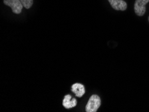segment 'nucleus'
I'll list each match as a JSON object with an SVG mask.
<instances>
[{
  "instance_id": "39448f33",
  "label": "nucleus",
  "mask_w": 149,
  "mask_h": 112,
  "mask_svg": "<svg viewBox=\"0 0 149 112\" xmlns=\"http://www.w3.org/2000/svg\"><path fill=\"white\" fill-rule=\"evenodd\" d=\"M62 104L66 109H70L76 106L77 100L75 98H72L70 95H66L63 99Z\"/></svg>"
},
{
  "instance_id": "f257e3e1",
  "label": "nucleus",
  "mask_w": 149,
  "mask_h": 112,
  "mask_svg": "<svg viewBox=\"0 0 149 112\" xmlns=\"http://www.w3.org/2000/svg\"><path fill=\"white\" fill-rule=\"evenodd\" d=\"M101 105V100L98 95H92L88 101L86 106V112H96L98 110Z\"/></svg>"
},
{
  "instance_id": "20e7f679",
  "label": "nucleus",
  "mask_w": 149,
  "mask_h": 112,
  "mask_svg": "<svg viewBox=\"0 0 149 112\" xmlns=\"http://www.w3.org/2000/svg\"><path fill=\"white\" fill-rule=\"evenodd\" d=\"M113 9L116 10L125 11L127 8V4L123 0H108Z\"/></svg>"
},
{
  "instance_id": "423d86ee",
  "label": "nucleus",
  "mask_w": 149,
  "mask_h": 112,
  "mask_svg": "<svg viewBox=\"0 0 149 112\" xmlns=\"http://www.w3.org/2000/svg\"><path fill=\"white\" fill-rule=\"evenodd\" d=\"M72 91L78 97H82L86 92L84 86L81 83H75L72 85Z\"/></svg>"
},
{
  "instance_id": "7ed1b4c3",
  "label": "nucleus",
  "mask_w": 149,
  "mask_h": 112,
  "mask_svg": "<svg viewBox=\"0 0 149 112\" xmlns=\"http://www.w3.org/2000/svg\"><path fill=\"white\" fill-rule=\"evenodd\" d=\"M149 0H136L134 4V11L139 16H143L146 12V5Z\"/></svg>"
},
{
  "instance_id": "6e6552de",
  "label": "nucleus",
  "mask_w": 149,
  "mask_h": 112,
  "mask_svg": "<svg viewBox=\"0 0 149 112\" xmlns=\"http://www.w3.org/2000/svg\"><path fill=\"white\" fill-rule=\"evenodd\" d=\"M148 21H149V17H148Z\"/></svg>"
},
{
  "instance_id": "0eeeda50",
  "label": "nucleus",
  "mask_w": 149,
  "mask_h": 112,
  "mask_svg": "<svg viewBox=\"0 0 149 112\" xmlns=\"http://www.w3.org/2000/svg\"><path fill=\"white\" fill-rule=\"evenodd\" d=\"M22 5L26 9H30L33 5V0H20Z\"/></svg>"
},
{
  "instance_id": "f03ea898",
  "label": "nucleus",
  "mask_w": 149,
  "mask_h": 112,
  "mask_svg": "<svg viewBox=\"0 0 149 112\" xmlns=\"http://www.w3.org/2000/svg\"><path fill=\"white\" fill-rule=\"evenodd\" d=\"M3 3L5 5L10 6L15 14H19L24 7L20 0H3Z\"/></svg>"
}]
</instances>
